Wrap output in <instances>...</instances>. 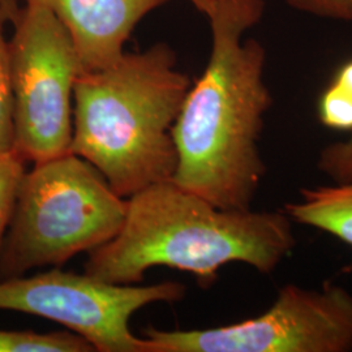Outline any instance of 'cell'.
Listing matches in <instances>:
<instances>
[{"instance_id":"obj_9","label":"cell","mask_w":352,"mask_h":352,"mask_svg":"<svg viewBox=\"0 0 352 352\" xmlns=\"http://www.w3.org/2000/svg\"><path fill=\"white\" fill-rule=\"evenodd\" d=\"M283 212L292 222L314 227L352 247V182L302 188Z\"/></svg>"},{"instance_id":"obj_15","label":"cell","mask_w":352,"mask_h":352,"mask_svg":"<svg viewBox=\"0 0 352 352\" xmlns=\"http://www.w3.org/2000/svg\"><path fill=\"white\" fill-rule=\"evenodd\" d=\"M292 8L317 17L352 21V0H286Z\"/></svg>"},{"instance_id":"obj_2","label":"cell","mask_w":352,"mask_h":352,"mask_svg":"<svg viewBox=\"0 0 352 352\" xmlns=\"http://www.w3.org/2000/svg\"><path fill=\"white\" fill-rule=\"evenodd\" d=\"M292 223L283 210L222 209L173 180L161 182L128 197L122 230L89 253L84 273L132 286L151 267L167 266L209 286L221 267L240 263L267 276L296 245Z\"/></svg>"},{"instance_id":"obj_6","label":"cell","mask_w":352,"mask_h":352,"mask_svg":"<svg viewBox=\"0 0 352 352\" xmlns=\"http://www.w3.org/2000/svg\"><path fill=\"white\" fill-rule=\"evenodd\" d=\"M148 352H352V294L286 285L263 315L226 327L144 330Z\"/></svg>"},{"instance_id":"obj_10","label":"cell","mask_w":352,"mask_h":352,"mask_svg":"<svg viewBox=\"0 0 352 352\" xmlns=\"http://www.w3.org/2000/svg\"><path fill=\"white\" fill-rule=\"evenodd\" d=\"M94 347L74 331L36 333L0 329V352H91Z\"/></svg>"},{"instance_id":"obj_12","label":"cell","mask_w":352,"mask_h":352,"mask_svg":"<svg viewBox=\"0 0 352 352\" xmlns=\"http://www.w3.org/2000/svg\"><path fill=\"white\" fill-rule=\"evenodd\" d=\"M0 24V155L12 151L13 93L8 41Z\"/></svg>"},{"instance_id":"obj_16","label":"cell","mask_w":352,"mask_h":352,"mask_svg":"<svg viewBox=\"0 0 352 352\" xmlns=\"http://www.w3.org/2000/svg\"><path fill=\"white\" fill-rule=\"evenodd\" d=\"M331 82L352 94V60L340 67Z\"/></svg>"},{"instance_id":"obj_5","label":"cell","mask_w":352,"mask_h":352,"mask_svg":"<svg viewBox=\"0 0 352 352\" xmlns=\"http://www.w3.org/2000/svg\"><path fill=\"white\" fill-rule=\"evenodd\" d=\"M13 26L12 151L25 164H41L71 153L81 68L67 30L47 8L25 4Z\"/></svg>"},{"instance_id":"obj_3","label":"cell","mask_w":352,"mask_h":352,"mask_svg":"<svg viewBox=\"0 0 352 352\" xmlns=\"http://www.w3.org/2000/svg\"><path fill=\"white\" fill-rule=\"evenodd\" d=\"M176 63L173 49L157 43L124 52L76 81L71 153L93 164L124 199L175 174L173 128L192 85Z\"/></svg>"},{"instance_id":"obj_14","label":"cell","mask_w":352,"mask_h":352,"mask_svg":"<svg viewBox=\"0 0 352 352\" xmlns=\"http://www.w3.org/2000/svg\"><path fill=\"white\" fill-rule=\"evenodd\" d=\"M317 168L336 184L352 182V132L347 139L336 141L321 149Z\"/></svg>"},{"instance_id":"obj_4","label":"cell","mask_w":352,"mask_h":352,"mask_svg":"<svg viewBox=\"0 0 352 352\" xmlns=\"http://www.w3.org/2000/svg\"><path fill=\"white\" fill-rule=\"evenodd\" d=\"M126 200L74 153L34 164L20 180L0 250V279L62 266L122 230Z\"/></svg>"},{"instance_id":"obj_8","label":"cell","mask_w":352,"mask_h":352,"mask_svg":"<svg viewBox=\"0 0 352 352\" xmlns=\"http://www.w3.org/2000/svg\"><path fill=\"white\" fill-rule=\"evenodd\" d=\"M47 8L71 38L81 74L100 71L124 55L140 21L168 0H24Z\"/></svg>"},{"instance_id":"obj_7","label":"cell","mask_w":352,"mask_h":352,"mask_svg":"<svg viewBox=\"0 0 352 352\" xmlns=\"http://www.w3.org/2000/svg\"><path fill=\"white\" fill-rule=\"evenodd\" d=\"M180 282L119 286L87 273L54 267L34 276L0 279V309L47 318L81 336L100 352H148L131 331V318L153 302H180Z\"/></svg>"},{"instance_id":"obj_17","label":"cell","mask_w":352,"mask_h":352,"mask_svg":"<svg viewBox=\"0 0 352 352\" xmlns=\"http://www.w3.org/2000/svg\"><path fill=\"white\" fill-rule=\"evenodd\" d=\"M189 3L199 11L210 19L219 10L225 0H188Z\"/></svg>"},{"instance_id":"obj_11","label":"cell","mask_w":352,"mask_h":352,"mask_svg":"<svg viewBox=\"0 0 352 352\" xmlns=\"http://www.w3.org/2000/svg\"><path fill=\"white\" fill-rule=\"evenodd\" d=\"M25 162L13 151L0 155V250L12 218L13 206Z\"/></svg>"},{"instance_id":"obj_1","label":"cell","mask_w":352,"mask_h":352,"mask_svg":"<svg viewBox=\"0 0 352 352\" xmlns=\"http://www.w3.org/2000/svg\"><path fill=\"white\" fill-rule=\"evenodd\" d=\"M263 12L264 0H225L209 19L210 58L173 128L177 166L171 180L228 210L252 209L266 174L258 146L272 106L266 52L260 42L243 41Z\"/></svg>"},{"instance_id":"obj_13","label":"cell","mask_w":352,"mask_h":352,"mask_svg":"<svg viewBox=\"0 0 352 352\" xmlns=\"http://www.w3.org/2000/svg\"><path fill=\"white\" fill-rule=\"evenodd\" d=\"M317 111L322 126L352 132V94L334 82L321 94Z\"/></svg>"}]
</instances>
